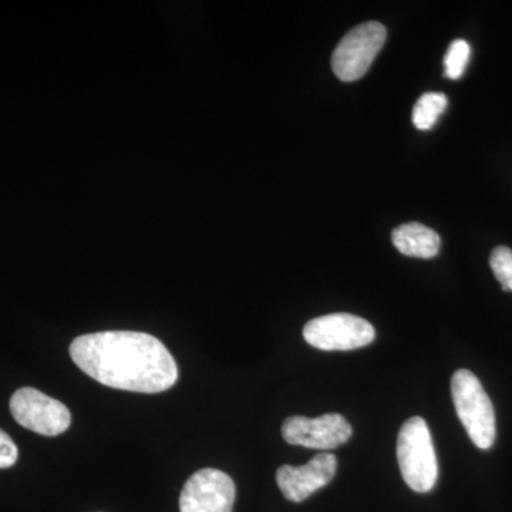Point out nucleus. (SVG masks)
<instances>
[{
	"instance_id": "1",
	"label": "nucleus",
	"mask_w": 512,
	"mask_h": 512,
	"mask_svg": "<svg viewBox=\"0 0 512 512\" xmlns=\"http://www.w3.org/2000/svg\"><path fill=\"white\" fill-rule=\"evenodd\" d=\"M70 356L96 382L127 392H165L178 379L174 357L147 333L109 330L79 336Z\"/></svg>"
},
{
	"instance_id": "2",
	"label": "nucleus",
	"mask_w": 512,
	"mask_h": 512,
	"mask_svg": "<svg viewBox=\"0 0 512 512\" xmlns=\"http://www.w3.org/2000/svg\"><path fill=\"white\" fill-rule=\"evenodd\" d=\"M397 460L404 483L416 493H429L439 476L436 451L426 420L410 417L397 436Z\"/></svg>"
},
{
	"instance_id": "3",
	"label": "nucleus",
	"mask_w": 512,
	"mask_h": 512,
	"mask_svg": "<svg viewBox=\"0 0 512 512\" xmlns=\"http://www.w3.org/2000/svg\"><path fill=\"white\" fill-rule=\"evenodd\" d=\"M451 396L471 441L481 450L493 447L497 436L494 407L477 376L470 370H457L451 377Z\"/></svg>"
},
{
	"instance_id": "4",
	"label": "nucleus",
	"mask_w": 512,
	"mask_h": 512,
	"mask_svg": "<svg viewBox=\"0 0 512 512\" xmlns=\"http://www.w3.org/2000/svg\"><path fill=\"white\" fill-rule=\"evenodd\" d=\"M303 338L313 348L326 350H355L365 348L376 339L372 323L350 313H330L309 320L303 328Z\"/></svg>"
},
{
	"instance_id": "5",
	"label": "nucleus",
	"mask_w": 512,
	"mask_h": 512,
	"mask_svg": "<svg viewBox=\"0 0 512 512\" xmlns=\"http://www.w3.org/2000/svg\"><path fill=\"white\" fill-rule=\"evenodd\" d=\"M386 28L379 22H367L350 30L340 40L332 56V69L342 82L362 79L386 42Z\"/></svg>"
},
{
	"instance_id": "6",
	"label": "nucleus",
	"mask_w": 512,
	"mask_h": 512,
	"mask_svg": "<svg viewBox=\"0 0 512 512\" xmlns=\"http://www.w3.org/2000/svg\"><path fill=\"white\" fill-rule=\"evenodd\" d=\"M10 412L20 426L47 437L59 436L72 423L69 409L62 402L33 387H23L13 394Z\"/></svg>"
},
{
	"instance_id": "7",
	"label": "nucleus",
	"mask_w": 512,
	"mask_h": 512,
	"mask_svg": "<svg viewBox=\"0 0 512 512\" xmlns=\"http://www.w3.org/2000/svg\"><path fill=\"white\" fill-rule=\"evenodd\" d=\"M353 429L342 414L330 413L308 419L303 416L289 417L282 424V436L292 446L333 450L348 443Z\"/></svg>"
},
{
	"instance_id": "8",
	"label": "nucleus",
	"mask_w": 512,
	"mask_h": 512,
	"mask_svg": "<svg viewBox=\"0 0 512 512\" xmlns=\"http://www.w3.org/2000/svg\"><path fill=\"white\" fill-rule=\"evenodd\" d=\"M234 481L215 468L192 474L180 497L181 512H231L235 503Z\"/></svg>"
},
{
	"instance_id": "9",
	"label": "nucleus",
	"mask_w": 512,
	"mask_h": 512,
	"mask_svg": "<svg viewBox=\"0 0 512 512\" xmlns=\"http://www.w3.org/2000/svg\"><path fill=\"white\" fill-rule=\"evenodd\" d=\"M338 470V458L332 453H320L305 466H282L276 471V483L286 500L302 503L320 488L328 485Z\"/></svg>"
},
{
	"instance_id": "10",
	"label": "nucleus",
	"mask_w": 512,
	"mask_h": 512,
	"mask_svg": "<svg viewBox=\"0 0 512 512\" xmlns=\"http://www.w3.org/2000/svg\"><path fill=\"white\" fill-rule=\"evenodd\" d=\"M392 241L403 255L421 259L434 258L441 247L439 234L419 222H407L394 229Z\"/></svg>"
},
{
	"instance_id": "11",
	"label": "nucleus",
	"mask_w": 512,
	"mask_h": 512,
	"mask_svg": "<svg viewBox=\"0 0 512 512\" xmlns=\"http://www.w3.org/2000/svg\"><path fill=\"white\" fill-rule=\"evenodd\" d=\"M447 96L443 93H424L413 109L414 127L421 131L436 126L437 120L447 109Z\"/></svg>"
},
{
	"instance_id": "12",
	"label": "nucleus",
	"mask_w": 512,
	"mask_h": 512,
	"mask_svg": "<svg viewBox=\"0 0 512 512\" xmlns=\"http://www.w3.org/2000/svg\"><path fill=\"white\" fill-rule=\"evenodd\" d=\"M471 47L466 40H454L448 47L447 55L444 57V67H446V77L451 80H458L466 70L468 60H470Z\"/></svg>"
},
{
	"instance_id": "13",
	"label": "nucleus",
	"mask_w": 512,
	"mask_h": 512,
	"mask_svg": "<svg viewBox=\"0 0 512 512\" xmlns=\"http://www.w3.org/2000/svg\"><path fill=\"white\" fill-rule=\"evenodd\" d=\"M491 269L504 291L512 292V249L495 248L490 258Z\"/></svg>"
},
{
	"instance_id": "14",
	"label": "nucleus",
	"mask_w": 512,
	"mask_h": 512,
	"mask_svg": "<svg viewBox=\"0 0 512 512\" xmlns=\"http://www.w3.org/2000/svg\"><path fill=\"white\" fill-rule=\"evenodd\" d=\"M19 450L15 441L10 439L5 431L0 430V468L15 466L18 461Z\"/></svg>"
}]
</instances>
